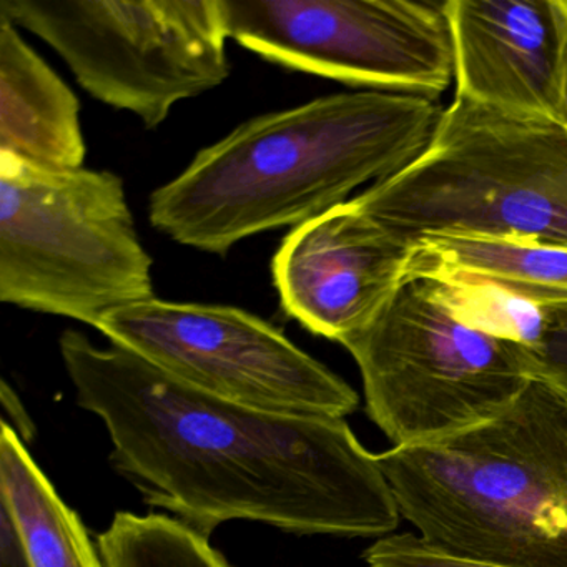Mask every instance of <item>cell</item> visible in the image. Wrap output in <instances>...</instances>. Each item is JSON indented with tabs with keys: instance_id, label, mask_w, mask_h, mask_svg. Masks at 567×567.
Returning <instances> with one entry per match:
<instances>
[{
	"instance_id": "obj_16",
	"label": "cell",
	"mask_w": 567,
	"mask_h": 567,
	"mask_svg": "<svg viewBox=\"0 0 567 567\" xmlns=\"http://www.w3.org/2000/svg\"><path fill=\"white\" fill-rule=\"evenodd\" d=\"M544 328L539 343L527 350L534 378L567 396V305L543 307Z\"/></svg>"
},
{
	"instance_id": "obj_12",
	"label": "cell",
	"mask_w": 567,
	"mask_h": 567,
	"mask_svg": "<svg viewBox=\"0 0 567 567\" xmlns=\"http://www.w3.org/2000/svg\"><path fill=\"white\" fill-rule=\"evenodd\" d=\"M0 155L49 171L84 167L81 102L0 14Z\"/></svg>"
},
{
	"instance_id": "obj_17",
	"label": "cell",
	"mask_w": 567,
	"mask_h": 567,
	"mask_svg": "<svg viewBox=\"0 0 567 567\" xmlns=\"http://www.w3.org/2000/svg\"><path fill=\"white\" fill-rule=\"evenodd\" d=\"M370 567H494L470 563L433 549L413 533L394 534L374 540L364 550Z\"/></svg>"
},
{
	"instance_id": "obj_6",
	"label": "cell",
	"mask_w": 567,
	"mask_h": 567,
	"mask_svg": "<svg viewBox=\"0 0 567 567\" xmlns=\"http://www.w3.org/2000/svg\"><path fill=\"white\" fill-rule=\"evenodd\" d=\"M341 344L360 368L368 416L393 447L486 423L536 380L526 347L461 321L431 278L408 280Z\"/></svg>"
},
{
	"instance_id": "obj_19",
	"label": "cell",
	"mask_w": 567,
	"mask_h": 567,
	"mask_svg": "<svg viewBox=\"0 0 567 567\" xmlns=\"http://www.w3.org/2000/svg\"><path fill=\"white\" fill-rule=\"evenodd\" d=\"M559 122L567 127V35L564 45L563 75H560V112Z\"/></svg>"
},
{
	"instance_id": "obj_7",
	"label": "cell",
	"mask_w": 567,
	"mask_h": 567,
	"mask_svg": "<svg viewBox=\"0 0 567 567\" xmlns=\"http://www.w3.org/2000/svg\"><path fill=\"white\" fill-rule=\"evenodd\" d=\"M0 14L51 45L92 97L148 128L230 75L220 0H2Z\"/></svg>"
},
{
	"instance_id": "obj_2",
	"label": "cell",
	"mask_w": 567,
	"mask_h": 567,
	"mask_svg": "<svg viewBox=\"0 0 567 567\" xmlns=\"http://www.w3.org/2000/svg\"><path fill=\"white\" fill-rule=\"evenodd\" d=\"M443 112L437 99L367 91L251 118L152 194V225L215 255L298 227L413 164Z\"/></svg>"
},
{
	"instance_id": "obj_11",
	"label": "cell",
	"mask_w": 567,
	"mask_h": 567,
	"mask_svg": "<svg viewBox=\"0 0 567 567\" xmlns=\"http://www.w3.org/2000/svg\"><path fill=\"white\" fill-rule=\"evenodd\" d=\"M454 97L559 121L567 0H447Z\"/></svg>"
},
{
	"instance_id": "obj_10",
	"label": "cell",
	"mask_w": 567,
	"mask_h": 567,
	"mask_svg": "<svg viewBox=\"0 0 567 567\" xmlns=\"http://www.w3.org/2000/svg\"><path fill=\"white\" fill-rule=\"evenodd\" d=\"M414 247L347 202L285 237L271 264L281 307L341 344L370 327L406 284Z\"/></svg>"
},
{
	"instance_id": "obj_1",
	"label": "cell",
	"mask_w": 567,
	"mask_h": 567,
	"mask_svg": "<svg viewBox=\"0 0 567 567\" xmlns=\"http://www.w3.org/2000/svg\"><path fill=\"white\" fill-rule=\"evenodd\" d=\"M59 347L79 406L107 427L115 470L202 536L234 519L378 539L400 524L377 454L344 417L221 400L75 330Z\"/></svg>"
},
{
	"instance_id": "obj_15",
	"label": "cell",
	"mask_w": 567,
	"mask_h": 567,
	"mask_svg": "<svg viewBox=\"0 0 567 567\" xmlns=\"http://www.w3.org/2000/svg\"><path fill=\"white\" fill-rule=\"evenodd\" d=\"M436 281L437 291L464 323L533 350L544 328L543 307L489 285Z\"/></svg>"
},
{
	"instance_id": "obj_18",
	"label": "cell",
	"mask_w": 567,
	"mask_h": 567,
	"mask_svg": "<svg viewBox=\"0 0 567 567\" xmlns=\"http://www.w3.org/2000/svg\"><path fill=\"white\" fill-rule=\"evenodd\" d=\"M0 567H32L24 537L4 503H0Z\"/></svg>"
},
{
	"instance_id": "obj_3",
	"label": "cell",
	"mask_w": 567,
	"mask_h": 567,
	"mask_svg": "<svg viewBox=\"0 0 567 567\" xmlns=\"http://www.w3.org/2000/svg\"><path fill=\"white\" fill-rule=\"evenodd\" d=\"M424 544L494 567H567V396L534 380L499 416L377 454Z\"/></svg>"
},
{
	"instance_id": "obj_9",
	"label": "cell",
	"mask_w": 567,
	"mask_h": 567,
	"mask_svg": "<svg viewBox=\"0 0 567 567\" xmlns=\"http://www.w3.org/2000/svg\"><path fill=\"white\" fill-rule=\"evenodd\" d=\"M228 39L275 64L437 99L454 79L444 2L220 0Z\"/></svg>"
},
{
	"instance_id": "obj_13",
	"label": "cell",
	"mask_w": 567,
	"mask_h": 567,
	"mask_svg": "<svg viewBox=\"0 0 567 567\" xmlns=\"http://www.w3.org/2000/svg\"><path fill=\"white\" fill-rule=\"evenodd\" d=\"M413 278L489 285L539 307L567 305V248L423 237L408 270V280Z\"/></svg>"
},
{
	"instance_id": "obj_14",
	"label": "cell",
	"mask_w": 567,
	"mask_h": 567,
	"mask_svg": "<svg viewBox=\"0 0 567 567\" xmlns=\"http://www.w3.org/2000/svg\"><path fill=\"white\" fill-rule=\"evenodd\" d=\"M0 503L11 511L32 567H105L81 517L61 499L6 421L0 433Z\"/></svg>"
},
{
	"instance_id": "obj_5",
	"label": "cell",
	"mask_w": 567,
	"mask_h": 567,
	"mask_svg": "<svg viewBox=\"0 0 567 567\" xmlns=\"http://www.w3.org/2000/svg\"><path fill=\"white\" fill-rule=\"evenodd\" d=\"M151 255L112 172L0 155V301L97 328L154 298Z\"/></svg>"
},
{
	"instance_id": "obj_4",
	"label": "cell",
	"mask_w": 567,
	"mask_h": 567,
	"mask_svg": "<svg viewBox=\"0 0 567 567\" xmlns=\"http://www.w3.org/2000/svg\"><path fill=\"white\" fill-rule=\"evenodd\" d=\"M353 202L411 245L447 235L567 248V127L454 97L426 151Z\"/></svg>"
},
{
	"instance_id": "obj_8",
	"label": "cell",
	"mask_w": 567,
	"mask_h": 567,
	"mask_svg": "<svg viewBox=\"0 0 567 567\" xmlns=\"http://www.w3.org/2000/svg\"><path fill=\"white\" fill-rule=\"evenodd\" d=\"M99 331L212 396L301 416L344 417L357 391L257 315L152 298L107 315Z\"/></svg>"
}]
</instances>
